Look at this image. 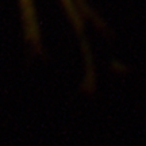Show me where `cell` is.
Masks as SVG:
<instances>
[{
  "label": "cell",
  "instance_id": "cell-1",
  "mask_svg": "<svg viewBox=\"0 0 146 146\" xmlns=\"http://www.w3.org/2000/svg\"><path fill=\"white\" fill-rule=\"evenodd\" d=\"M21 5L22 7H29V5H31V0H21Z\"/></svg>",
  "mask_w": 146,
  "mask_h": 146
}]
</instances>
